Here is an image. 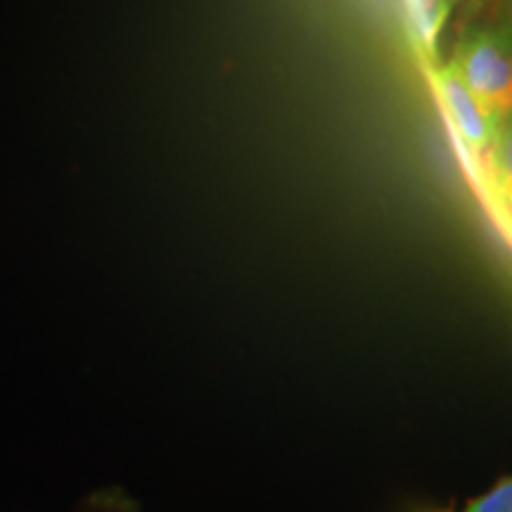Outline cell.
Instances as JSON below:
<instances>
[{"label":"cell","mask_w":512,"mask_h":512,"mask_svg":"<svg viewBox=\"0 0 512 512\" xmlns=\"http://www.w3.org/2000/svg\"><path fill=\"white\" fill-rule=\"evenodd\" d=\"M451 3H453V8L460 5V8H467L470 12H475L479 8H484L486 3H491V0H451Z\"/></svg>","instance_id":"52a82bcc"},{"label":"cell","mask_w":512,"mask_h":512,"mask_svg":"<svg viewBox=\"0 0 512 512\" xmlns=\"http://www.w3.org/2000/svg\"><path fill=\"white\" fill-rule=\"evenodd\" d=\"M439 93L444 98V105L448 114H451L453 124H456L463 143L470 147L472 152H489L491 140L496 133V121L486 114V110L479 102L472 98V93L467 91L463 83L458 81V76L451 69L444 67L439 69L437 76Z\"/></svg>","instance_id":"7a4b0ae2"},{"label":"cell","mask_w":512,"mask_h":512,"mask_svg":"<svg viewBox=\"0 0 512 512\" xmlns=\"http://www.w3.org/2000/svg\"><path fill=\"white\" fill-rule=\"evenodd\" d=\"M489 164L498 192L512 207V110L498 121L489 147Z\"/></svg>","instance_id":"277c9868"},{"label":"cell","mask_w":512,"mask_h":512,"mask_svg":"<svg viewBox=\"0 0 512 512\" xmlns=\"http://www.w3.org/2000/svg\"><path fill=\"white\" fill-rule=\"evenodd\" d=\"M448 69L496 124L512 110V50L491 27L465 31Z\"/></svg>","instance_id":"6da1fadb"},{"label":"cell","mask_w":512,"mask_h":512,"mask_svg":"<svg viewBox=\"0 0 512 512\" xmlns=\"http://www.w3.org/2000/svg\"><path fill=\"white\" fill-rule=\"evenodd\" d=\"M491 3H494V22H491V29L512 50V0H491Z\"/></svg>","instance_id":"8992f818"},{"label":"cell","mask_w":512,"mask_h":512,"mask_svg":"<svg viewBox=\"0 0 512 512\" xmlns=\"http://www.w3.org/2000/svg\"><path fill=\"white\" fill-rule=\"evenodd\" d=\"M465 512H512V477L498 482L489 494L467 505Z\"/></svg>","instance_id":"5b68a950"},{"label":"cell","mask_w":512,"mask_h":512,"mask_svg":"<svg viewBox=\"0 0 512 512\" xmlns=\"http://www.w3.org/2000/svg\"><path fill=\"white\" fill-rule=\"evenodd\" d=\"M406 3L408 27L420 50L427 55H437V43L444 31L448 17L453 12L451 0H403Z\"/></svg>","instance_id":"3957f363"}]
</instances>
